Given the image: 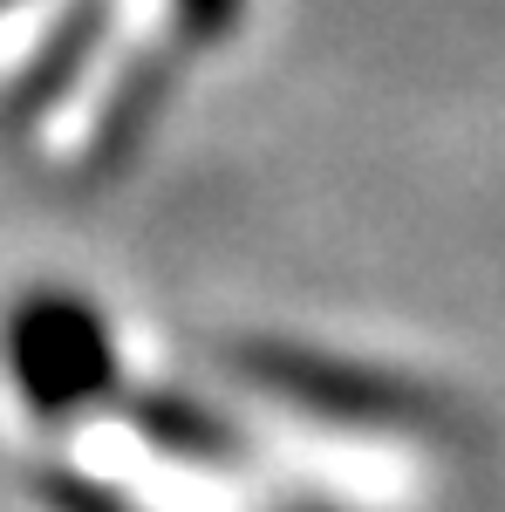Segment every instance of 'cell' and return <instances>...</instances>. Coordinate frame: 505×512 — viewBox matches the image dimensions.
I'll return each instance as SVG.
<instances>
[{
	"label": "cell",
	"instance_id": "cell-1",
	"mask_svg": "<svg viewBox=\"0 0 505 512\" xmlns=\"http://www.w3.org/2000/svg\"><path fill=\"white\" fill-rule=\"evenodd\" d=\"M14 376L48 410L89 403L110 383V342H103L96 315L82 301H35L28 315L14 321Z\"/></svg>",
	"mask_w": 505,
	"mask_h": 512
},
{
	"label": "cell",
	"instance_id": "cell-2",
	"mask_svg": "<svg viewBox=\"0 0 505 512\" xmlns=\"http://www.w3.org/2000/svg\"><path fill=\"white\" fill-rule=\"evenodd\" d=\"M178 14H185V28H192L198 41H212L219 28L239 21V0H178Z\"/></svg>",
	"mask_w": 505,
	"mask_h": 512
}]
</instances>
